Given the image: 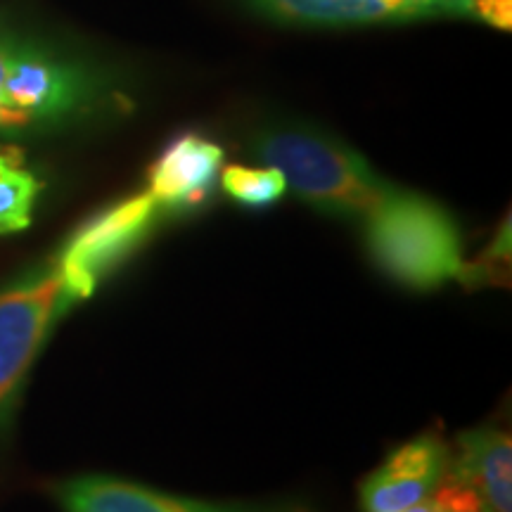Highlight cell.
I'll return each instance as SVG.
<instances>
[{"label": "cell", "mask_w": 512, "mask_h": 512, "mask_svg": "<svg viewBox=\"0 0 512 512\" xmlns=\"http://www.w3.org/2000/svg\"><path fill=\"white\" fill-rule=\"evenodd\" d=\"M124 105L126 95L107 69L0 27V136L55 131Z\"/></svg>", "instance_id": "obj_1"}, {"label": "cell", "mask_w": 512, "mask_h": 512, "mask_svg": "<svg viewBox=\"0 0 512 512\" xmlns=\"http://www.w3.org/2000/svg\"><path fill=\"white\" fill-rule=\"evenodd\" d=\"M252 150L261 164L283 174L299 200L335 219L366 221L399 190L354 147L309 126L261 128Z\"/></svg>", "instance_id": "obj_2"}, {"label": "cell", "mask_w": 512, "mask_h": 512, "mask_svg": "<svg viewBox=\"0 0 512 512\" xmlns=\"http://www.w3.org/2000/svg\"><path fill=\"white\" fill-rule=\"evenodd\" d=\"M363 223L370 256L396 283L434 290L446 280H470L460 230L437 202L399 188Z\"/></svg>", "instance_id": "obj_3"}, {"label": "cell", "mask_w": 512, "mask_h": 512, "mask_svg": "<svg viewBox=\"0 0 512 512\" xmlns=\"http://www.w3.org/2000/svg\"><path fill=\"white\" fill-rule=\"evenodd\" d=\"M74 306L55 254L0 287V432L10 425L50 332Z\"/></svg>", "instance_id": "obj_4"}, {"label": "cell", "mask_w": 512, "mask_h": 512, "mask_svg": "<svg viewBox=\"0 0 512 512\" xmlns=\"http://www.w3.org/2000/svg\"><path fill=\"white\" fill-rule=\"evenodd\" d=\"M157 202L147 192L121 200L83 221L55 252L69 294L79 304L98 290L102 280L133 254L159 216Z\"/></svg>", "instance_id": "obj_5"}, {"label": "cell", "mask_w": 512, "mask_h": 512, "mask_svg": "<svg viewBox=\"0 0 512 512\" xmlns=\"http://www.w3.org/2000/svg\"><path fill=\"white\" fill-rule=\"evenodd\" d=\"M256 15L292 27H373L467 19L470 0H242Z\"/></svg>", "instance_id": "obj_6"}, {"label": "cell", "mask_w": 512, "mask_h": 512, "mask_svg": "<svg viewBox=\"0 0 512 512\" xmlns=\"http://www.w3.org/2000/svg\"><path fill=\"white\" fill-rule=\"evenodd\" d=\"M64 512H309L297 503H211L174 496L110 475H81L55 484Z\"/></svg>", "instance_id": "obj_7"}, {"label": "cell", "mask_w": 512, "mask_h": 512, "mask_svg": "<svg viewBox=\"0 0 512 512\" xmlns=\"http://www.w3.org/2000/svg\"><path fill=\"white\" fill-rule=\"evenodd\" d=\"M451 448L434 434L396 448L361 484L363 512H401L430 498L448 477Z\"/></svg>", "instance_id": "obj_8"}, {"label": "cell", "mask_w": 512, "mask_h": 512, "mask_svg": "<svg viewBox=\"0 0 512 512\" xmlns=\"http://www.w3.org/2000/svg\"><path fill=\"white\" fill-rule=\"evenodd\" d=\"M223 150L211 140L185 133L162 150L147 174V195L164 211L195 209L219 181Z\"/></svg>", "instance_id": "obj_9"}, {"label": "cell", "mask_w": 512, "mask_h": 512, "mask_svg": "<svg viewBox=\"0 0 512 512\" xmlns=\"http://www.w3.org/2000/svg\"><path fill=\"white\" fill-rule=\"evenodd\" d=\"M448 477L470 486L486 512H512V441L498 427L460 434Z\"/></svg>", "instance_id": "obj_10"}, {"label": "cell", "mask_w": 512, "mask_h": 512, "mask_svg": "<svg viewBox=\"0 0 512 512\" xmlns=\"http://www.w3.org/2000/svg\"><path fill=\"white\" fill-rule=\"evenodd\" d=\"M41 190L43 183L17 152H0V235L31 226Z\"/></svg>", "instance_id": "obj_11"}, {"label": "cell", "mask_w": 512, "mask_h": 512, "mask_svg": "<svg viewBox=\"0 0 512 512\" xmlns=\"http://www.w3.org/2000/svg\"><path fill=\"white\" fill-rule=\"evenodd\" d=\"M221 188L242 207L264 209L285 195L287 183L273 166H226L221 171Z\"/></svg>", "instance_id": "obj_12"}, {"label": "cell", "mask_w": 512, "mask_h": 512, "mask_svg": "<svg viewBox=\"0 0 512 512\" xmlns=\"http://www.w3.org/2000/svg\"><path fill=\"white\" fill-rule=\"evenodd\" d=\"M467 19H470V22L486 24V27L510 31L512 0H470Z\"/></svg>", "instance_id": "obj_13"}, {"label": "cell", "mask_w": 512, "mask_h": 512, "mask_svg": "<svg viewBox=\"0 0 512 512\" xmlns=\"http://www.w3.org/2000/svg\"><path fill=\"white\" fill-rule=\"evenodd\" d=\"M401 512H444V508H441L439 496L432 494L430 498H425V501L415 503V505H411V508H406V510H401Z\"/></svg>", "instance_id": "obj_14"}]
</instances>
